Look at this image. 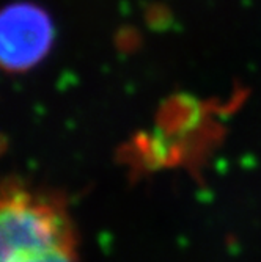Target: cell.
<instances>
[{"label": "cell", "instance_id": "obj_1", "mask_svg": "<svg viewBox=\"0 0 261 262\" xmlns=\"http://www.w3.org/2000/svg\"><path fill=\"white\" fill-rule=\"evenodd\" d=\"M0 262H76L66 212L32 190H2Z\"/></svg>", "mask_w": 261, "mask_h": 262}, {"label": "cell", "instance_id": "obj_2", "mask_svg": "<svg viewBox=\"0 0 261 262\" xmlns=\"http://www.w3.org/2000/svg\"><path fill=\"white\" fill-rule=\"evenodd\" d=\"M54 24L36 5L13 4L0 11V64L22 71L39 63L54 42Z\"/></svg>", "mask_w": 261, "mask_h": 262}]
</instances>
